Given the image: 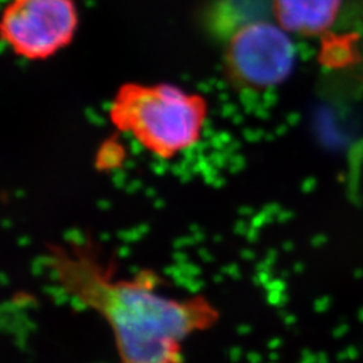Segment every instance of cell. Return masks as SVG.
<instances>
[{"instance_id":"1","label":"cell","mask_w":363,"mask_h":363,"mask_svg":"<svg viewBox=\"0 0 363 363\" xmlns=\"http://www.w3.org/2000/svg\"><path fill=\"white\" fill-rule=\"evenodd\" d=\"M45 265L66 298L111 327L120 363H183V342L218 323L205 295L169 296L160 274L143 269L116 277V265L91 240L46 245Z\"/></svg>"},{"instance_id":"2","label":"cell","mask_w":363,"mask_h":363,"mask_svg":"<svg viewBox=\"0 0 363 363\" xmlns=\"http://www.w3.org/2000/svg\"><path fill=\"white\" fill-rule=\"evenodd\" d=\"M108 117L117 132L130 135L147 152L171 160L201 142L208 103L172 84L127 82L115 93Z\"/></svg>"},{"instance_id":"3","label":"cell","mask_w":363,"mask_h":363,"mask_svg":"<svg viewBox=\"0 0 363 363\" xmlns=\"http://www.w3.org/2000/svg\"><path fill=\"white\" fill-rule=\"evenodd\" d=\"M295 46L277 23L256 19L230 31L222 70L228 85L238 93H262L279 86L295 65Z\"/></svg>"},{"instance_id":"4","label":"cell","mask_w":363,"mask_h":363,"mask_svg":"<svg viewBox=\"0 0 363 363\" xmlns=\"http://www.w3.org/2000/svg\"><path fill=\"white\" fill-rule=\"evenodd\" d=\"M77 27L73 0H11L1 18V37L16 55L37 61L69 46Z\"/></svg>"},{"instance_id":"5","label":"cell","mask_w":363,"mask_h":363,"mask_svg":"<svg viewBox=\"0 0 363 363\" xmlns=\"http://www.w3.org/2000/svg\"><path fill=\"white\" fill-rule=\"evenodd\" d=\"M342 0H272L277 25L300 35H316L331 26Z\"/></svg>"}]
</instances>
